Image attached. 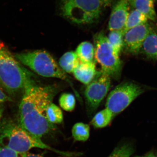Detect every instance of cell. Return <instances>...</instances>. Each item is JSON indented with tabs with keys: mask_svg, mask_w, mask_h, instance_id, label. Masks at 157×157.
<instances>
[{
	"mask_svg": "<svg viewBox=\"0 0 157 157\" xmlns=\"http://www.w3.org/2000/svg\"><path fill=\"white\" fill-rule=\"evenodd\" d=\"M53 86H40L33 80L24 90L18 108V122L29 133L41 138L56 129L46 116V111L56 94Z\"/></svg>",
	"mask_w": 157,
	"mask_h": 157,
	"instance_id": "cell-1",
	"label": "cell"
},
{
	"mask_svg": "<svg viewBox=\"0 0 157 157\" xmlns=\"http://www.w3.org/2000/svg\"><path fill=\"white\" fill-rule=\"evenodd\" d=\"M0 147H7L21 154L28 152L31 149H45L57 153L63 156L73 157V153L61 151L45 144L41 138L25 130L18 121L4 118L0 122Z\"/></svg>",
	"mask_w": 157,
	"mask_h": 157,
	"instance_id": "cell-2",
	"label": "cell"
},
{
	"mask_svg": "<svg viewBox=\"0 0 157 157\" xmlns=\"http://www.w3.org/2000/svg\"><path fill=\"white\" fill-rule=\"evenodd\" d=\"M31 73L23 67L2 42H0V85L14 96L33 81Z\"/></svg>",
	"mask_w": 157,
	"mask_h": 157,
	"instance_id": "cell-3",
	"label": "cell"
},
{
	"mask_svg": "<svg viewBox=\"0 0 157 157\" xmlns=\"http://www.w3.org/2000/svg\"><path fill=\"white\" fill-rule=\"evenodd\" d=\"M14 57L22 64L40 76L60 78L70 82L69 76L46 51L38 50L17 53Z\"/></svg>",
	"mask_w": 157,
	"mask_h": 157,
	"instance_id": "cell-4",
	"label": "cell"
},
{
	"mask_svg": "<svg viewBox=\"0 0 157 157\" xmlns=\"http://www.w3.org/2000/svg\"><path fill=\"white\" fill-rule=\"evenodd\" d=\"M104 6L101 0H61L64 17L79 24L91 23L100 17Z\"/></svg>",
	"mask_w": 157,
	"mask_h": 157,
	"instance_id": "cell-5",
	"label": "cell"
},
{
	"mask_svg": "<svg viewBox=\"0 0 157 157\" xmlns=\"http://www.w3.org/2000/svg\"><path fill=\"white\" fill-rule=\"evenodd\" d=\"M95 57L102 68L101 71L110 77L118 78L121 70L119 54L114 50L103 32L95 36Z\"/></svg>",
	"mask_w": 157,
	"mask_h": 157,
	"instance_id": "cell-6",
	"label": "cell"
},
{
	"mask_svg": "<svg viewBox=\"0 0 157 157\" xmlns=\"http://www.w3.org/2000/svg\"><path fill=\"white\" fill-rule=\"evenodd\" d=\"M143 92L142 88L132 82L119 85L109 93L106 107L114 116L117 115L124 110Z\"/></svg>",
	"mask_w": 157,
	"mask_h": 157,
	"instance_id": "cell-7",
	"label": "cell"
},
{
	"mask_svg": "<svg viewBox=\"0 0 157 157\" xmlns=\"http://www.w3.org/2000/svg\"><path fill=\"white\" fill-rule=\"evenodd\" d=\"M110 84V76L101 71L98 72L92 81L87 85L84 94L90 113L97 109L107 95Z\"/></svg>",
	"mask_w": 157,
	"mask_h": 157,
	"instance_id": "cell-8",
	"label": "cell"
},
{
	"mask_svg": "<svg viewBox=\"0 0 157 157\" xmlns=\"http://www.w3.org/2000/svg\"><path fill=\"white\" fill-rule=\"evenodd\" d=\"M152 30L147 22L129 30L124 35V47L129 53L137 54L140 52L144 42Z\"/></svg>",
	"mask_w": 157,
	"mask_h": 157,
	"instance_id": "cell-9",
	"label": "cell"
},
{
	"mask_svg": "<svg viewBox=\"0 0 157 157\" xmlns=\"http://www.w3.org/2000/svg\"><path fill=\"white\" fill-rule=\"evenodd\" d=\"M128 0H120L113 9L109 22V30H122L129 14Z\"/></svg>",
	"mask_w": 157,
	"mask_h": 157,
	"instance_id": "cell-10",
	"label": "cell"
},
{
	"mask_svg": "<svg viewBox=\"0 0 157 157\" xmlns=\"http://www.w3.org/2000/svg\"><path fill=\"white\" fill-rule=\"evenodd\" d=\"M97 73L95 63L94 62L89 63L80 62L73 72L74 76L77 80L86 85L92 81Z\"/></svg>",
	"mask_w": 157,
	"mask_h": 157,
	"instance_id": "cell-11",
	"label": "cell"
},
{
	"mask_svg": "<svg viewBox=\"0 0 157 157\" xmlns=\"http://www.w3.org/2000/svg\"><path fill=\"white\" fill-rule=\"evenodd\" d=\"M135 9L144 14L148 19L155 20L156 14L155 11L154 0H128Z\"/></svg>",
	"mask_w": 157,
	"mask_h": 157,
	"instance_id": "cell-12",
	"label": "cell"
},
{
	"mask_svg": "<svg viewBox=\"0 0 157 157\" xmlns=\"http://www.w3.org/2000/svg\"><path fill=\"white\" fill-rule=\"evenodd\" d=\"M80 63L76 52H66L60 59L59 64L65 73H73Z\"/></svg>",
	"mask_w": 157,
	"mask_h": 157,
	"instance_id": "cell-13",
	"label": "cell"
},
{
	"mask_svg": "<svg viewBox=\"0 0 157 157\" xmlns=\"http://www.w3.org/2000/svg\"><path fill=\"white\" fill-rule=\"evenodd\" d=\"M141 52L152 59H157V32L152 30L144 42Z\"/></svg>",
	"mask_w": 157,
	"mask_h": 157,
	"instance_id": "cell-14",
	"label": "cell"
},
{
	"mask_svg": "<svg viewBox=\"0 0 157 157\" xmlns=\"http://www.w3.org/2000/svg\"><path fill=\"white\" fill-rule=\"evenodd\" d=\"M81 63H89L93 61L95 56V49L92 44L89 42H82L76 51Z\"/></svg>",
	"mask_w": 157,
	"mask_h": 157,
	"instance_id": "cell-15",
	"label": "cell"
},
{
	"mask_svg": "<svg viewBox=\"0 0 157 157\" xmlns=\"http://www.w3.org/2000/svg\"><path fill=\"white\" fill-rule=\"evenodd\" d=\"M114 116L112 112L106 108L94 116L91 121V124L97 128H104L109 124Z\"/></svg>",
	"mask_w": 157,
	"mask_h": 157,
	"instance_id": "cell-16",
	"label": "cell"
},
{
	"mask_svg": "<svg viewBox=\"0 0 157 157\" xmlns=\"http://www.w3.org/2000/svg\"><path fill=\"white\" fill-rule=\"evenodd\" d=\"M148 18L146 16L136 9H134L129 13L128 17L123 29L124 34L129 30L142 24L147 22Z\"/></svg>",
	"mask_w": 157,
	"mask_h": 157,
	"instance_id": "cell-17",
	"label": "cell"
},
{
	"mask_svg": "<svg viewBox=\"0 0 157 157\" xmlns=\"http://www.w3.org/2000/svg\"><path fill=\"white\" fill-rule=\"evenodd\" d=\"M72 134L73 138L76 141H86L90 137L89 125L83 123H77L72 128Z\"/></svg>",
	"mask_w": 157,
	"mask_h": 157,
	"instance_id": "cell-18",
	"label": "cell"
},
{
	"mask_svg": "<svg viewBox=\"0 0 157 157\" xmlns=\"http://www.w3.org/2000/svg\"><path fill=\"white\" fill-rule=\"evenodd\" d=\"M46 116L47 120L53 124L61 123L63 120L61 109L52 103L49 104L46 109Z\"/></svg>",
	"mask_w": 157,
	"mask_h": 157,
	"instance_id": "cell-19",
	"label": "cell"
},
{
	"mask_svg": "<svg viewBox=\"0 0 157 157\" xmlns=\"http://www.w3.org/2000/svg\"><path fill=\"white\" fill-rule=\"evenodd\" d=\"M124 35L123 30L111 31L107 38L110 44L119 54L124 48Z\"/></svg>",
	"mask_w": 157,
	"mask_h": 157,
	"instance_id": "cell-20",
	"label": "cell"
},
{
	"mask_svg": "<svg viewBox=\"0 0 157 157\" xmlns=\"http://www.w3.org/2000/svg\"><path fill=\"white\" fill-rule=\"evenodd\" d=\"M60 106L65 111L70 112L74 109L76 105V100L73 94L69 93L62 94L59 99Z\"/></svg>",
	"mask_w": 157,
	"mask_h": 157,
	"instance_id": "cell-21",
	"label": "cell"
},
{
	"mask_svg": "<svg viewBox=\"0 0 157 157\" xmlns=\"http://www.w3.org/2000/svg\"><path fill=\"white\" fill-rule=\"evenodd\" d=\"M133 147L129 144L118 146L108 157H130L134 152Z\"/></svg>",
	"mask_w": 157,
	"mask_h": 157,
	"instance_id": "cell-22",
	"label": "cell"
},
{
	"mask_svg": "<svg viewBox=\"0 0 157 157\" xmlns=\"http://www.w3.org/2000/svg\"><path fill=\"white\" fill-rule=\"evenodd\" d=\"M0 157H24V154L20 153L7 147H0Z\"/></svg>",
	"mask_w": 157,
	"mask_h": 157,
	"instance_id": "cell-23",
	"label": "cell"
},
{
	"mask_svg": "<svg viewBox=\"0 0 157 157\" xmlns=\"http://www.w3.org/2000/svg\"><path fill=\"white\" fill-rule=\"evenodd\" d=\"M11 99L10 97L6 95V93L0 88V104L5 103L7 101H11Z\"/></svg>",
	"mask_w": 157,
	"mask_h": 157,
	"instance_id": "cell-24",
	"label": "cell"
},
{
	"mask_svg": "<svg viewBox=\"0 0 157 157\" xmlns=\"http://www.w3.org/2000/svg\"><path fill=\"white\" fill-rule=\"evenodd\" d=\"M24 157H43L42 156L40 155H39L35 154L33 153H30L27 152L24 154Z\"/></svg>",
	"mask_w": 157,
	"mask_h": 157,
	"instance_id": "cell-25",
	"label": "cell"
},
{
	"mask_svg": "<svg viewBox=\"0 0 157 157\" xmlns=\"http://www.w3.org/2000/svg\"><path fill=\"white\" fill-rule=\"evenodd\" d=\"M113 0H101L104 6H108L112 2Z\"/></svg>",
	"mask_w": 157,
	"mask_h": 157,
	"instance_id": "cell-26",
	"label": "cell"
},
{
	"mask_svg": "<svg viewBox=\"0 0 157 157\" xmlns=\"http://www.w3.org/2000/svg\"><path fill=\"white\" fill-rule=\"evenodd\" d=\"M135 157H157L152 152H149L148 153L144 155L139 156H136Z\"/></svg>",
	"mask_w": 157,
	"mask_h": 157,
	"instance_id": "cell-27",
	"label": "cell"
},
{
	"mask_svg": "<svg viewBox=\"0 0 157 157\" xmlns=\"http://www.w3.org/2000/svg\"><path fill=\"white\" fill-rule=\"evenodd\" d=\"M3 109L2 107H0V122H1V118H2V114Z\"/></svg>",
	"mask_w": 157,
	"mask_h": 157,
	"instance_id": "cell-28",
	"label": "cell"
}]
</instances>
